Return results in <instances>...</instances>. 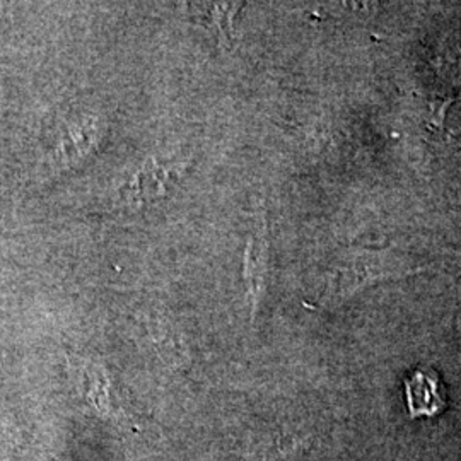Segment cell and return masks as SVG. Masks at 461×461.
<instances>
[{"instance_id": "6da1fadb", "label": "cell", "mask_w": 461, "mask_h": 461, "mask_svg": "<svg viewBox=\"0 0 461 461\" xmlns=\"http://www.w3.org/2000/svg\"><path fill=\"white\" fill-rule=\"evenodd\" d=\"M405 398L411 419L434 417L446 409V392L432 369H417L405 379Z\"/></svg>"}, {"instance_id": "7a4b0ae2", "label": "cell", "mask_w": 461, "mask_h": 461, "mask_svg": "<svg viewBox=\"0 0 461 461\" xmlns=\"http://www.w3.org/2000/svg\"><path fill=\"white\" fill-rule=\"evenodd\" d=\"M171 173V167L148 161L133 173L132 178L123 185L120 194L127 202H146L158 197L165 194Z\"/></svg>"}, {"instance_id": "3957f363", "label": "cell", "mask_w": 461, "mask_h": 461, "mask_svg": "<svg viewBox=\"0 0 461 461\" xmlns=\"http://www.w3.org/2000/svg\"><path fill=\"white\" fill-rule=\"evenodd\" d=\"M95 144L96 127L93 125V122L74 123L70 127H66L60 133V140L55 149V154L60 163H74L77 159H83Z\"/></svg>"}, {"instance_id": "277c9868", "label": "cell", "mask_w": 461, "mask_h": 461, "mask_svg": "<svg viewBox=\"0 0 461 461\" xmlns=\"http://www.w3.org/2000/svg\"><path fill=\"white\" fill-rule=\"evenodd\" d=\"M265 267H267V245L265 238L255 236L249 240L245 255V276H247L249 294L258 297L262 289L265 277Z\"/></svg>"}, {"instance_id": "5b68a950", "label": "cell", "mask_w": 461, "mask_h": 461, "mask_svg": "<svg viewBox=\"0 0 461 461\" xmlns=\"http://www.w3.org/2000/svg\"><path fill=\"white\" fill-rule=\"evenodd\" d=\"M200 21H209V26L217 30L219 36L232 38V21L241 9V4H197L194 7Z\"/></svg>"}]
</instances>
